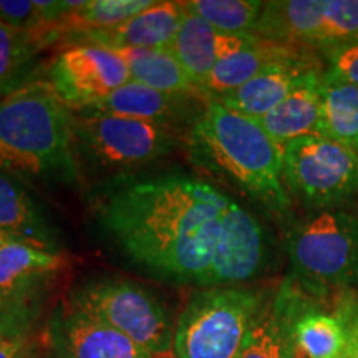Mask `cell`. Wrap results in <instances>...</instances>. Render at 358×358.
<instances>
[{
	"label": "cell",
	"instance_id": "6da1fadb",
	"mask_svg": "<svg viewBox=\"0 0 358 358\" xmlns=\"http://www.w3.org/2000/svg\"><path fill=\"white\" fill-rule=\"evenodd\" d=\"M231 196L186 174L115 178L93 201L103 234L129 262L173 284L209 287Z\"/></svg>",
	"mask_w": 358,
	"mask_h": 358
},
{
	"label": "cell",
	"instance_id": "7a4b0ae2",
	"mask_svg": "<svg viewBox=\"0 0 358 358\" xmlns=\"http://www.w3.org/2000/svg\"><path fill=\"white\" fill-rule=\"evenodd\" d=\"M186 148L196 166L227 181L268 213L289 216L292 198L284 185V151L256 118L208 100L187 131Z\"/></svg>",
	"mask_w": 358,
	"mask_h": 358
},
{
	"label": "cell",
	"instance_id": "3957f363",
	"mask_svg": "<svg viewBox=\"0 0 358 358\" xmlns=\"http://www.w3.org/2000/svg\"><path fill=\"white\" fill-rule=\"evenodd\" d=\"M71 111L47 82H30L0 100V169L42 185L78 179Z\"/></svg>",
	"mask_w": 358,
	"mask_h": 358
},
{
	"label": "cell",
	"instance_id": "277c9868",
	"mask_svg": "<svg viewBox=\"0 0 358 358\" xmlns=\"http://www.w3.org/2000/svg\"><path fill=\"white\" fill-rule=\"evenodd\" d=\"M285 249L287 279L317 301L358 285V216L347 209L308 213L289 227Z\"/></svg>",
	"mask_w": 358,
	"mask_h": 358
},
{
	"label": "cell",
	"instance_id": "5b68a950",
	"mask_svg": "<svg viewBox=\"0 0 358 358\" xmlns=\"http://www.w3.org/2000/svg\"><path fill=\"white\" fill-rule=\"evenodd\" d=\"M267 297L256 289H199L174 325L176 358H236Z\"/></svg>",
	"mask_w": 358,
	"mask_h": 358
},
{
	"label": "cell",
	"instance_id": "8992f818",
	"mask_svg": "<svg viewBox=\"0 0 358 358\" xmlns=\"http://www.w3.org/2000/svg\"><path fill=\"white\" fill-rule=\"evenodd\" d=\"M78 163L110 173H129L166 158L187 131L168 124L100 111H71Z\"/></svg>",
	"mask_w": 358,
	"mask_h": 358
},
{
	"label": "cell",
	"instance_id": "52a82bcc",
	"mask_svg": "<svg viewBox=\"0 0 358 358\" xmlns=\"http://www.w3.org/2000/svg\"><path fill=\"white\" fill-rule=\"evenodd\" d=\"M284 151V185L310 213L343 209L358 199V156L322 134L290 141Z\"/></svg>",
	"mask_w": 358,
	"mask_h": 358
},
{
	"label": "cell",
	"instance_id": "ba28073f",
	"mask_svg": "<svg viewBox=\"0 0 358 358\" xmlns=\"http://www.w3.org/2000/svg\"><path fill=\"white\" fill-rule=\"evenodd\" d=\"M70 303L158 357L173 352L174 325L156 295L128 279L96 277L71 292Z\"/></svg>",
	"mask_w": 358,
	"mask_h": 358
},
{
	"label": "cell",
	"instance_id": "9c48e42d",
	"mask_svg": "<svg viewBox=\"0 0 358 358\" xmlns=\"http://www.w3.org/2000/svg\"><path fill=\"white\" fill-rule=\"evenodd\" d=\"M254 37L310 48L358 38V0H274L266 2Z\"/></svg>",
	"mask_w": 358,
	"mask_h": 358
},
{
	"label": "cell",
	"instance_id": "30bf717a",
	"mask_svg": "<svg viewBox=\"0 0 358 358\" xmlns=\"http://www.w3.org/2000/svg\"><path fill=\"white\" fill-rule=\"evenodd\" d=\"M129 82L122 55L100 45H66L47 70V85L70 111L88 108Z\"/></svg>",
	"mask_w": 358,
	"mask_h": 358
},
{
	"label": "cell",
	"instance_id": "8fae6325",
	"mask_svg": "<svg viewBox=\"0 0 358 358\" xmlns=\"http://www.w3.org/2000/svg\"><path fill=\"white\" fill-rule=\"evenodd\" d=\"M62 254L0 232V324L25 330L43 285L60 271Z\"/></svg>",
	"mask_w": 358,
	"mask_h": 358
},
{
	"label": "cell",
	"instance_id": "7c38bea8",
	"mask_svg": "<svg viewBox=\"0 0 358 358\" xmlns=\"http://www.w3.org/2000/svg\"><path fill=\"white\" fill-rule=\"evenodd\" d=\"M268 236L259 219L232 201L224 217L209 287H236L254 280L268 262Z\"/></svg>",
	"mask_w": 358,
	"mask_h": 358
},
{
	"label": "cell",
	"instance_id": "4fadbf2b",
	"mask_svg": "<svg viewBox=\"0 0 358 358\" xmlns=\"http://www.w3.org/2000/svg\"><path fill=\"white\" fill-rule=\"evenodd\" d=\"M48 338L58 358H156L131 338L71 306L60 303L48 322Z\"/></svg>",
	"mask_w": 358,
	"mask_h": 358
},
{
	"label": "cell",
	"instance_id": "5bb4252c",
	"mask_svg": "<svg viewBox=\"0 0 358 358\" xmlns=\"http://www.w3.org/2000/svg\"><path fill=\"white\" fill-rule=\"evenodd\" d=\"M324 70L325 66L319 53L308 50L292 60L268 66L243 87L211 100L236 113L257 120L271 113L295 90Z\"/></svg>",
	"mask_w": 358,
	"mask_h": 358
},
{
	"label": "cell",
	"instance_id": "9a60e30c",
	"mask_svg": "<svg viewBox=\"0 0 358 358\" xmlns=\"http://www.w3.org/2000/svg\"><path fill=\"white\" fill-rule=\"evenodd\" d=\"M208 105L199 93L163 92L129 82L82 111H100L168 124L189 131Z\"/></svg>",
	"mask_w": 358,
	"mask_h": 358
},
{
	"label": "cell",
	"instance_id": "2e32d148",
	"mask_svg": "<svg viewBox=\"0 0 358 358\" xmlns=\"http://www.w3.org/2000/svg\"><path fill=\"white\" fill-rule=\"evenodd\" d=\"M187 15L185 2H158L123 24L66 35L69 45H100L113 52L168 48Z\"/></svg>",
	"mask_w": 358,
	"mask_h": 358
},
{
	"label": "cell",
	"instance_id": "e0dca14e",
	"mask_svg": "<svg viewBox=\"0 0 358 358\" xmlns=\"http://www.w3.org/2000/svg\"><path fill=\"white\" fill-rule=\"evenodd\" d=\"M254 35H234L214 29L199 17L187 13L168 50L176 57L189 78L201 87L222 58L256 43Z\"/></svg>",
	"mask_w": 358,
	"mask_h": 358
},
{
	"label": "cell",
	"instance_id": "ac0fdd59",
	"mask_svg": "<svg viewBox=\"0 0 358 358\" xmlns=\"http://www.w3.org/2000/svg\"><path fill=\"white\" fill-rule=\"evenodd\" d=\"M0 232L35 248L60 254L58 232L20 179L0 169Z\"/></svg>",
	"mask_w": 358,
	"mask_h": 358
},
{
	"label": "cell",
	"instance_id": "d6986e66",
	"mask_svg": "<svg viewBox=\"0 0 358 358\" xmlns=\"http://www.w3.org/2000/svg\"><path fill=\"white\" fill-rule=\"evenodd\" d=\"M308 50L310 48L292 47V45L267 42V40L259 38L256 43L222 58L206 78L201 87V95L206 100L224 95V93L243 87L244 83L257 77L268 66L292 60Z\"/></svg>",
	"mask_w": 358,
	"mask_h": 358
},
{
	"label": "cell",
	"instance_id": "ffe728a7",
	"mask_svg": "<svg viewBox=\"0 0 358 358\" xmlns=\"http://www.w3.org/2000/svg\"><path fill=\"white\" fill-rule=\"evenodd\" d=\"M324 73L325 70L295 90L271 113L257 118L259 124L279 146L284 148L299 138L319 134Z\"/></svg>",
	"mask_w": 358,
	"mask_h": 358
},
{
	"label": "cell",
	"instance_id": "44dd1931",
	"mask_svg": "<svg viewBox=\"0 0 358 358\" xmlns=\"http://www.w3.org/2000/svg\"><path fill=\"white\" fill-rule=\"evenodd\" d=\"M319 134L358 148V87L324 73Z\"/></svg>",
	"mask_w": 358,
	"mask_h": 358
},
{
	"label": "cell",
	"instance_id": "7402d4cb",
	"mask_svg": "<svg viewBox=\"0 0 358 358\" xmlns=\"http://www.w3.org/2000/svg\"><path fill=\"white\" fill-rule=\"evenodd\" d=\"M116 53L127 62L129 77L134 83L163 92L199 93L198 87L168 48L120 50Z\"/></svg>",
	"mask_w": 358,
	"mask_h": 358
},
{
	"label": "cell",
	"instance_id": "603a6c76",
	"mask_svg": "<svg viewBox=\"0 0 358 358\" xmlns=\"http://www.w3.org/2000/svg\"><path fill=\"white\" fill-rule=\"evenodd\" d=\"M47 45L50 42L42 35L20 32L0 22V96L30 83L35 58Z\"/></svg>",
	"mask_w": 358,
	"mask_h": 358
},
{
	"label": "cell",
	"instance_id": "cb8c5ba5",
	"mask_svg": "<svg viewBox=\"0 0 358 358\" xmlns=\"http://www.w3.org/2000/svg\"><path fill=\"white\" fill-rule=\"evenodd\" d=\"M290 325L275 306L267 299L236 358H295Z\"/></svg>",
	"mask_w": 358,
	"mask_h": 358
},
{
	"label": "cell",
	"instance_id": "d4e9b609",
	"mask_svg": "<svg viewBox=\"0 0 358 358\" xmlns=\"http://www.w3.org/2000/svg\"><path fill=\"white\" fill-rule=\"evenodd\" d=\"M156 0H83L57 25L58 40L87 30L111 29L153 7Z\"/></svg>",
	"mask_w": 358,
	"mask_h": 358
},
{
	"label": "cell",
	"instance_id": "484cf974",
	"mask_svg": "<svg viewBox=\"0 0 358 358\" xmlns=\"http://www.w3.org/2000/svg\"><path fill=\"white\" fill-rule=\"evenodd\" d=\"M266 2L261 0H187L186 12L214 29L234 35H254Z\"/></svg>",
	"mask_w": 358,
	"mask_h": 358
},
{
	"label": "cell",
	"instance_id": "4316f807",
	"mask_svg": "<svg viewBox=\"0 0 358 358\" xmlns=\"http://www.w3.org/2000/svg\"><path fill=\"white\" fill-rule=\"evenodd\" d=\"M0 22L20 32L42 35L48 42H57L55 25L48 20L38 0H0Z\"/></svg>",
	"mask_w": 358,
	"mask_h": 358
},
{
	"label": "cell",
	"instance_id": "83f0119b",
	"mask_svg": "<svg viewBox=\"0 0 358 358\" xmlns=\"http://www.w3.org/2000/svg\"><path fill=\"white\" fill-rule=\"evenodd\" d=\"M319 55L329 77L358 87V38L327 47Z\"/></svg>",
	"mask_w": 358,
	"mask_h": 358
},
{
	"label": "cell",
	"instance_id": "f1b7e54d",
	"mask_svg": "<svg viewBox=\"0 0 358 358\" xmlns=\"http://www.w3.org/2000/svg\"><path fill=\"white\" fill-rule=\"evenodd\" d=\"M25 330L0 324V358H17L24 352Z\"/></svg>",
	"mask_w": 358,
	"mask_h": 358
},
{
	"label": "cell",
	"instance_id": "f546056e",
	"mask_svg": "<svg viewBox=\"0 0 358 358\" xmlns=\"http://www.w3.org/2000/svg\"><path fill=\"white\" fill-rule=\"evenodd\" d=\"M343 358H358V343H355V345L348 350V353Z\"/></svg>",
	"mask_w": 358,
	"mask_h": 358
},
{
	"label": "cell",
	"instance_id": "4dcf8cb0",
	"mask_svg": "<svg viewBox=\"0 0 358 358\" xmlns=\"http://www.w3.org/2000/svg\"><path fill=\"white\" fill-rule=\"evenodd\" d=\"M17 358H35L34 355H32V353H30V352H22L20 353V355L19 357H17Z\"/></svg>",
	"mask_w": 358,
	"mask_h": 358
},
{
	"label": "cell",
	"instance_id": "1f68e13d",
	"mask_svg": "<svg viewBox=\"0 0 358 358\" xmlns=\"http://www.w3.org/2000/svg\"><path fill=\"white\" fill-rule=\"evenodd\" d=\"M355 151H357V156H358V148H355Z\"/></svg>",
	"mask_w": 358,
	"mask_h": 358
},
{
	"label": "cell",
	"instance_id": "d6a6232c",
	"mask_svg": "<svg viewBox=\"0 0 358 358\" xmlns=\"http://www.w3.org/2000/svg\"><path fill=\"white\" fill-rule=\"evenodd\" d=\"M357 302H358V295H357Z\"/></svg>",
	"mask_w": 358,
	"mask_h": 358
},
{
	"label": "cell",
	"instance_id": "836d02e7",
	"mask_svg": "<svg viewBox=\"0 0 358 358\" xmlns=\"http://www.w3.org/2000/svg\"><path fill=\"white\" fill-rule=\"evenodd\" d=\"M295 358H299V357H295Z\"/></svg>",
	"mask_w": 358,
	"mask_h": 358
}]
</instances>
